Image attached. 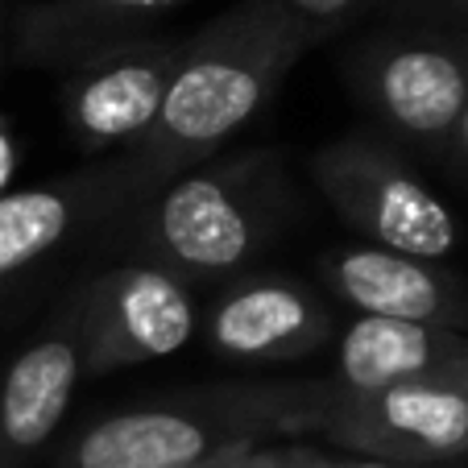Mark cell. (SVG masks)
Listing matches in <instances>:
<instances>
[{
    "instance_id": "6da1fadb",
    "label": "cell",
    "mask_w": 468,
    "mask_h": 468,
    "mask_svg": "<svg viewBox=\"0 0 468 468\" xmlns=\"http://www.w3.org/2000/svg\"><path fill=\"white\" fill-rule=\"evenodd\" d=\"M291 183L282 158L245 150L224 162L170 175L121 207L104 237L124 261L158 265L186 286L253 274L291 220Z\"/></svg>"
},
{
    "instance_id": "7a4b0ae2",
    "label": "cell",
    "mask_w": 468,
    "mask_h": 468,
    "mask_svg": "<svg viewBox=\"0 0 468 468\" xmlns=\"http://www.w3.org/2000/svg\"><path fill=\"white\" fill-rule=\"evenodd\" d=\"M311 46L265 0H240L204 34L186 37L170 91L137 145L121 154L133 191L207 162L278 96L291 67Z\"/></svg>"
},
{
    "instance_id": "3957f363",
    "label": "cell",
    "mask_w": 468,
    "mask_h": 468,
    "mask_svg": "<svg viewBox=\"0 0 468 468\" xmlns=\"http://www.w3.org/2000/svg\"><path fill=\"white\" fill-rule=\"evenodd\" d=\"M327 381L207 386L112 410L54 448L50 468H216L249 448L307 440Z\"/></svg>"
},
{
    "instance_id": "277c9868",
    "label": "cell",
    "mask_w": 468,
    "mask_h": 468,
    "mask_svg": "<svg viewBox=\"0 0 468 468\" xmlns=\"http://www.w3.org/2000/svg\"><path fill=\"white\" fill-rule=\"evenodd\" d=\"M345 80L394 142L448 162L468 104V34L386 29L345 54Z\"/></svg>"
},
{
    "instance_id": "5b68a950",
    "label": "cell",
    "mask_w": 468,
    "mask_h": 468,
    "mask_svg": "<svg viewBox=\"0 0 468 468\" xmlns=\"http://www.w3.org/2000/svg\"><path fill=\"white\" fill-rule=\"evenodd\" d=\"M311 183L369 245L423 261H443L460 245V224L440 195L402 162L394 145L369 133L327 142L311 158Z\"/></svg>"
},
{
    "instance_id": "8992f818",
    "label": "cell",
    "mask_w": 468,
    "mask_h": 468,
    "mask_svg": "<svg viewBox=\"0 0 468 468\" xmlns=\"http://www.w3.org/2000/svg\"><path fill=\"white\" fill-rule=\"evenodd\" d=\"M311 440L398 464H468V381H410L386 389H345L324 378Z\"/></svg>"
},
{
    "instance_id": "52a82bcc",
    "label": "cell",
    "mask_w": 468,
    "mask_h": 468,
    "mask_svg": "<svg viewBox=\"0 0 468 468\" xmlns=\"http://www.w3.org/2000/svg\"><path fill=\"white\" fill-rule=\"evenodd\" d=\"M83 340V373H116L175 356L199 332L195 286L158 265L121 261L96 270L71 294Z\"/></svg>"
},
{
    "instance_id": "ba28073f",
    "label": "cell",
    "mask_w": 468,
    "mask_h": 468,
    "mask_svg": "<svg viewBox=\"0 0 468 468\" xmlns=\"http://www.w3.org/2000/svg\"><path fill=\"white\" fill-rule=\"evenodd\" d=\"M186 37H145L71 67L62 83V124L83 154L137 145L170 91Z\"/></svg>"
},
{
    "instance_id": "9c48e42d",
    "label": "cell",
    "mask_w": 468,
    "mask_h": 468,
    "mask_svg": "<svg viewBox=\"0 0 468 468\" xmlns=\"http://www.w3.org/2000/svg\"><path fill=\"white\" fill-rule=\"evenodd\" d=\"M137 199L121 162L0 195V291H13L83 237H104Z\"/></svg>"
},
{
    "instance_id": "30bf717a",
    "label": "cell",
    "mask_w": 468,
    "mask_h": 468,
    "mask_svg": "<svg viewBox=\"0 0 468 468\" xmlns=\"http://www.w3.org/2000/svg\"><path fill=\"white\" fill-rule=\"evenodd\" d=\"M204 336L237 365H286L336 336V311L319 291L282 274H245L220 286Z\"/></svg>"
},
{
    "instance_id": "8fae6325",
    "label": "cell",
    "mask_w": 468,
    "mask_h": 468,
    "mask_svg": "<svg viewBox=\"0 0 468 468\" xmlns=\"http://www.w3.org/2000/svg\"><path fill=\"white\" fill-rule=\"evenodd\" d=\"M83 373V340L71 299L0 369V468H37L71 410Z\"/></svg>"
},
{
    "instance_id": "7c38bea8",
    "label": "cell",
    "mask_w": 468,
    "mask_h": 468,
    "mask_svg": "<svg viewBox=\"0 0 468 468\" xmlns=\"http://www.w3.org/2000/svg\"><path fill=\"white\" fill-rule=\"evenodd\" d=\"M319 282L336 307L356 315L468 332V286L440 261L381 245H345L319 257Z\"/></svg>"
},
{
    "instance_id": "4fadbf2b",
    "label": "cell",
    "mask_w": 468,
    "mask_h": 468,
    "mask_svg": "<svg viewBox=\"0 0 468 468\" xmlns=\"http://www.w3.org/2000/svg\"><path fill=\"white\" fill-rule=\"evenodd\" d=\"M183 5L186 0H37L17 13L13 42L26 67L71 71L154 37V26Z\"/></svg>"
},
{
    "instance_id": "5bb4252c",
    "label": "cell",
    "mask_w": 468,
    "mask_h": 468,
    "mask_svg": "<svg viewBox=\"0 0 468 468\" xmlns=\"http://www.w3.org/2000/svg\"><path fill=\"white\" fill-rule=\"evenodd\" d=\"M345 389H386L410 381H468V332L402 319L356 315L336 340V373Z\"/></svg>"
},
{
    "instance_id": "9a60e30c",
    "label": "cell",
    "mask_w": 468,
    "mask_h": 468,
    "mask_svg": "<svg viewBox=\"0 0 468 468\" xmlns=\"http://www.w3.org/2000/svg\"><path fill=\"white\" fill-rule=\"evenodd\" d=\"M216 468H423V464H398V460H378V456H356V452H324V448H311V443H291V440H278V443H261V448H249L240 456L224 460ZM452 468H464V464H452Z\"/></svg>"
},
{
    "instance_id": "2e32d148",
    "label": "cell",
    "mask_w": 468,
    "mask_h": 468,
    "mask_svg": "<svg viewBox=\"0 0 468 468\" xmlns=\"http://www.w3.org/2000/svg\"><path fill=\"white\" fill-rule=\"evenodd\" d=\"M265 5H270L303 42L315 46V42H327L332 34H340L348 21H356L369 5H378V0H265Z\"/></svg>"
},
{
    "instance_id": "e0dca14e",
    "label": "cell",
    "mask_w": 468,
    "mask_h": 468,
    "mask_svg": "<svg viewBox=\"0 0 468 468\" xmlns=\"http://www.w3.org/2000/svg\"><path fill=\"white\" fill-rule=\"evenodd\" d=\"M13 170H17V145H13V129L0 116V195L13 191Z\"/></svg>"
},
{
    "instance_id": "ac0fdd59",
    "label": "cell",
    "mask_w": 468,
    "mask_h": 468,
    "mask_svg": "<svg viewBox=\"0 0 468 468\" xmlns=\"http://www.w3.org/2000/svg\"><path fill=\"white\" fill-rule=\"evenodd\" d=\"M394 5H410V9H423V13H440V17L468 21V0H394Z\"/></svg>"
},
{
    "instance_id": "d6986e66",
    "label": "cell",
    "mask_w": 468,
    "mask_h": 468,
    "mask_svg": "<svg viewBox=\"0 0 468 468\" xmlns=\"http://www.w3.org/2000/svg\"><path fill=\"white\" fill-rule=\"evenodd\" d=\"M448 162L468 178V104H464V116H460V124H456V137H452Z\"/></svg>"
}]
</instances>
